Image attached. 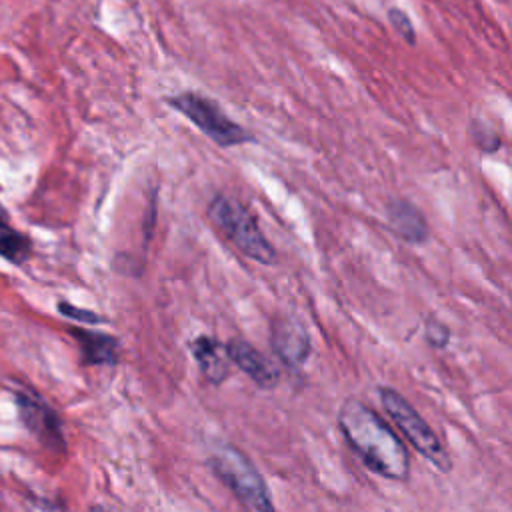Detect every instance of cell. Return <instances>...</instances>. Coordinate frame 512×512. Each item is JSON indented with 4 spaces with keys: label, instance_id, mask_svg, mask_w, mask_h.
<instances>
[{
    "label": "cell",
    "instance_id": "cell-6",
    "mask_svg": "<svg viewBox=\"0 0 512 512\" xmlns=\"http://www.w3.org/2000/svg\"><path fill=\"white\" fill-rule=\"evenodd\" d=\"M16 406L24 426L52 450H64V434L58 414L38 396L30 392H16Z\"/></svg>",
    "mask_w": 512,
    "mask_h": 512
},
{
    "label": "cell",
    "instance_id": "cell-7",
    "mask_svg": "<svg viewBox=\"0 0 512 512\" xmlns=\"http://www.w3.org/2000/svg\"><path fill=\"white\" fill-rule=\"evenodd\" d=\"M270 344L274 354L288 366H302L310 356V336L296 316H278L272 322Z\"/></svg>",
    "mask_w": 512,
    "mask_h": 512
},
{
    "label": "cell",
    "instance_id": "cell-3",
    "mask_svg": "<svg viewBox=\"0 0 512 512\" xmlns=\"http://www.w3.org/2000/svg\"><path fill=\"white\" fill-rule=\"evenodd\" d=\"M210 468L214 474L236 494L240 502H244L254 512H274L272 496L268 486L258 472V468L250 462V458L238 450L236 446L222 444L218 446L210 458Z\"/></svg>",
    "mask_w": 512,
    "mask_h": 512
},
{
    "label": "cell",
    "instance_id": "cell-14",
    "mask_svg": "<svg viewBox=\"0 0 512 512\" xmlns=\"http://www.w3.org/2000/svg\"><path fill=\"white\" fill-rule=\"evenodd\" d=\"M472 136H474V142L480 150L484 152H494L500 148V138L494 130H490L488 126H484L482 122L480 124H474L472 128Z\"/></svg>",
    "mask_w": 512,
    "mask_h": 512
},
{
    "label": "cell",
    "instance_id": "cell-17",
    "mask_svg": "<svg viewBox=\"0 0 512 512\" xmlns=\"http://www.w3.org/2000/svg\"><path fill=\"white\" fill-rule=\"evenodd\" d=\"M426 338H428V342L432 346L442 348V346H446V342L450 338V332H448V328L442 322H438L436 318H430L428 326H426Z\"/></svg>",
    "mask_w": 512,
    "mask_h": 512
},
{
    "label": "cell",
    "instance_id": "cell-12",
    "mask_svg": "<svg viewBox=\"0 0 512 512\" xmlns=\"http://www.w3.org/2000/svg\"><path fill=\"white\" fill-rule=\"evenodd\" d=\"M0 256L16 266L24 264L30 256V240L8 224L0 210Z\"/></svg>",
    "mask_w": 512,
    "mask_h": 512
},
{
    "label": "cell",
    "instance_id": "cell-5",
    "mask_svg": "<svg viewBox=\"0 0 512 512\" xmlns=\"http://www.w3.org/2000/svg\"><path fill=\"white\" fill-rule=\"evenodd\" d=\"M166 104L186 116L192 124L198 126L202 134H206L212 142L222 148L238 146L244 142H252L254 136L228 118V114L208 96L198 92H180L176 96H168Z\"/></svg>",
    "mask_w": 512,
    "mask_h": 512
},
{
    "label": "cell",
    "instance_id": "cell-8",
    "mask_svg": "<svg viewBox=\"0 0 512 512\" xmlns=\"http://www.w3.org/2000/svg\"><path fill=\"white\" fill-rule=\"evenodd\" d=\"M226 354L230 364L238 366L260 388H274L278 384V370L274 368V364L248 342L230 340L226 344Z\"/></svg>",
    "mask_w": 512,
    "mask_h": 512
},
{
    "label": "cell",
    "instance_id": "cell-2",
    "mask_svg": "<svg viewBox=\"0 0 512 512\" xmlns=\"http://www.w3.org/2000/svg\"><path fill=\"white\" fill-rule=\"evenodd\" d=\"M206 212L214 226L226 236L228 242L234 244L238 252L266 266L276 262V252L272 244L266 240L256 218L242 202L218 194L210 200Z\"/></svg>",
    "mask_w": 512,
    "mask_h": 512
},
{
    "label": "cell",
    "instance_id": "cell-11",
    "mask_svg": "<svg viewBox=\"0 0 512 512\" xmlns=\"http://www.w3.org/2000/svg\"><path fill=\"white\" fill-rule=\"evenodd\" d=\"M76 338L84 364H114L118 360V340L104 332L86 328H70Z\"/></svg>",
    "mask_w": 512,
    "mask_h": 512
},
{
    "label": "cell",
    "instance_id": "cell-9",
    "mask_svg": "<svg viewBox=\"0 0 512 512\" xmlns=\"http://www.w3.org/2000/svg\"><path fill=\"white\" fill-rule=\"evenodd\" d=\"M190 352L194 354L204 378L212 384H220L230 374V360L226 354V344L216 338L200 336L190 342Z\"/></svg>",
    "mask_w": 512,
    "mask_h": 512
},
{
    "label": "cell",
    "instance_id": "cell-1",
    "mask_svg": "<svg viewBox=\"0 0 512 512\" xmlns=\"http://www.w3.org/2000/svg\"><path fill=\"white\" fill-rule=\"evenodd\" d=\"M338 426L348 446L374 474L398 482L410 476L406 446L374 408L348 398L338 412Z\"/></svg>",
    "mask_w": 512,
    "mask_h": 512
},
{
    "label": "cell",
    "instance_id": "cell-10",
    "mask_svg": "<svg viewBox=\"0 0 512 512\" xmlns=\"http://www.w3.org/2000/svg\"><path fill=\"white\" fill-rule=\"evenodd\" d=\"M390 228L406 242L420 244L428 238V224L424 214L408 200L398 198L388 204Z\"/></svg>",
    "mask_w": 512,
    "mask_h": 512
},
{
    "label": "cell",
    "instance_id": "cell-4",
    "mask_svg": "<svg viewBox=\"0 0 512 512\" xmlns=\"http://www.w3.org/2000/svg\"><path fill=\"white\" fill-rule=\"evenodd\" d=\"M378 396L384 412L394 422V426L404 434V438L440 472H450L452 460L446 448L442 446L436 432L428 426V422L416 412V408L400 392L388 386H382L378 390Z\"/></svg>",
    "mask_w": 512,
    "mask_h": 512
},
{
    "label": "cell",
    "instance_id": "cell-15",
    "mask_svg": "<svg viewBox=\"0 0 512 512\" xmlns=\"http://www.w3.org/2000/svg\"><path fill=\"white\" fill-rule=\"evenodd\" d=\"M58 312L66 318H72V320H78L82 324H100L102 318L98 314H94L92 310H84V308H78L70 302H58Z\"/></svg>",
    "mask_w": 512,
    "mask_h": 512
},
{
    "label": "cell",
    "instance_id": "cell-13",
    "mask_svg": "<svg viewBox=\"0 0 512 512\" xmlns=\"http://www.w3.org/2000/svg\"><path fill=\"white\" fill-rule=\"evenodd\" d=\"M388 18H390V24L394 26V30H396L408 44H414V42H416V34H414L412 20L406 16L404 10H400V8H390V10H388Z\"/></svg>",
    "mask_w": 512,
    "mask_h": 512
},
{
    "label": "cell",
    "instance_id": "cell-16",
    "mask_svg": "<svg viewBox=\"0 0 512 512\" xmlns=\"http://www.w3.org/2000/svg\"><path fill=\"white\" fill-rule=\"evenodd\" d=\"M26 510L28 512H68L64 504L56 500H48L42 496H28L26 498Z\"/></svg>",
    "mask_w": 512,
    "mask_h": 512
}]
</instances>
